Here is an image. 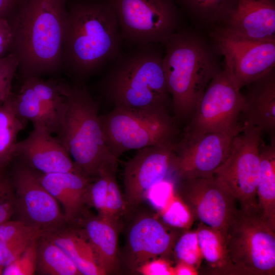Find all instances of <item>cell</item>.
I'll list each match as a JSON object with an SVG mask.
<instances>
[{
	"label": "cell",
	"mask_w": 275,
	"mask_h": 275,
	"mask_svg": "<svg viewBox=\"0 0 275 275\" xmlns=\"http://www.w3.org/2000/svg\"><path fill=\"white\" fill-rule=\"evenodd\" d=\"M15 212V193L12 179L0 172V224Z\"/></svg>",
	"instance_id": "cell-36"
},
{
	"label": "cell",
	"mask_w": 275,
	"mask_h": 275,
	"mask_svg": "<svg viewBox=\"0 0 275 275\" xmlns=\"http://www.w3.org/2000/svg\"><path fill=\"white\" fill-rule=\"evenodd\" d=\"M69 87L39 76L24 77L18 93L13 94L16 111L21 118L31 121L33 127L58 134L66 111Z\"/></svg>",
	"instance_id": "cell-12"
},
{
	"label": "cell",
	"mask_w": 275,
	"mask_h": 275,
	"mask_svg": "<svg viewBox=\"0 0 275 275\" xmlns=\"http://www.w3.org/2000/svg\"><path fill=\"white\" fill-rule=\"evenodd\" d=\"M39 238L32 240L12 263L4 267V275H32L37 270V246Z\"/></svg>",
	"instance_id": "cell-34"
},
{
	"label": "cell",
	"mask_w": 275,
	"mask_h": 275,
	"mask_svg": "<svg viewBox=\"0 0 275 275\" xmlns=\"http://www.w3.org/2000/svg\"><path fill=\"white\" fill-rule=\"evenodd\" d=\"M181 12L205 24L224 22L233 0H174Z\"/></svg>",
	"instance_id": "cell-28"
},
{
	"label": "cell",
	"mask_w": 275,
	"mask_h": 275,
	"mask_svg": "<svg viewBox=\"0 0 275 275\" xmlns=\"http://www.w3.org/2000/svg\"><path fill=\"white\" fill-rule=\"evenodd\" d=\"M232 274H275V231L258 207L238 209L225 232Z\"/></svg>",
	"instance_id": "cell-7"
},
{
	"label": "cell",
	"mask_w": 275,
	"mask_h": 275,
	"mask_svg": "<svg viewBox=\"0 0 275 275\" xmlns=\"http://www.w3.org/2000/svg\"><path fill=\"white\" fill-rule=\"evenodd\" d=\"M128 224L122 261L130 273L147 262L157 258H166L173 251L174 244L184 230L164 224L158 214L148 211L133 214ZM129 216V215H128Z\"/></svg>",
	"instance_id": "cell-13"
},
{
	"label": "cell",
	"mask_w": 275,
	"mask_h": 275,
	"mask_svg": "<svg viewBox=\"0 0 275 275\" xmlns=\"http://www.w3.org/2000/svg\"><path fill=\"white\" fill-rule=\"evenodd\" d=\"M176 143L141 149L126 163L123 173L125 215L138 209L149 190L172 170Z\"/></svg>",
	"instance_id": "cell-17"
},
{
	"label": "cell",
	"mask_w": 275,
	"mask_h": 275,
	"mask_svg": "<svg viewBox=\"0 0 275 275\" xmlns=\"http://www.w3.org/2000/svg\"><path fill=\"white\" fill-rule=\"evenodd\" d=\"M74 223L90 244L105 274L117 273L120 266V222L84 211Z\"/></svg>",
	"instance_id": "cell-20"
},
{
	"label": "cell",
	"mask_w": 275,
	"mask_h": 275,
	"mask_svg": "<svg viewBox=\"0 0 275 275\" xmlns=\"http://www.w3.org/2000/svg\"><path fill=\"white\" fill-rule=\"evenodd\" d=\"M19 0H0V17L10 19L14 14Z\"/></svg>",
	"instance_id": "cell-41"
},
{
	"label": "cell",
	"mask_w": 275,
	"mask_h": 275,
	"mask_svg": "<svg viewBox=\"0 0 275 275\" xmlns=\"http://www.w3.org/2000/svg\"><path fill=\"white\" fill-rule=\"evenodd\" d=\"M117 18L124 46L163 45L180 27L174 0H106Z\"/></svg>",
	"instance_id": "cell-8"
},
{
	"label": "cell",
	"mask_w": 275,
	"mask_h": 275,
	"mask_svg": "<svg viewBox=\"0 0 275 275\" xmlns=\"http://www.w3.org/2000/svg\"><path fill=\"white\" fill-rule=\"evenodd\" d=\"M224 22L247 38L275 40V0H233Z\"/></svg>",
	"instance_id": "cell-19"
},
{
	"label": "cell",
	"mask_w": 275,
	"mask_h": 275,
	"mask_svg": "<svg viewBox=\"0 0 275 275\" xmlns=\"http://www.w3.org/2000/svg\"><path fill=\"white\" fill-rule=\"evenodd\" d=\"M175 191L194 219L225 234L239 209L233 195L213 175L181 180Z\"/></svg>",
	"instance_id": "cell-15"
},
{
	"label": "cell",
	"mask_w": 275,
	"mask_h": 275,
	"mask_svg": "<svg viewBox=\"0 0 275 275\" xmlns=\"http://www.w3.org/2000/svg\"><path fill=\"white\" fill-rule=\"evenodd\" d=\"M235 136L225 161L213 176L223 183L235 198L239 209L258 207L257 187L260 173V150L263 131L243 123Z\"/></svg>",
	"instance_id": "cell-9"
},
{
	"label": "cell",
	"mask_w": 275,
	"mask_h": 275,
	"mask_svg": "<svg viewBox=\"0 0 275 275\" xmlns=\"http://www.w3.org/2000/svg\"><path fill=\"white\" fill-rule=\"evenodd\" d=\"M243 103V94L225 65L208 85L184 133L225 132L240 126L238 118Z\"/></svg>",
	"instance_id": "cell-10"
},
{
	"label": "cell",
	"mask_w": 275,
	"mask_h": 275,
	"mask_svg": "<svg viewBox=\"0 0 275 275\" xmlns=\"http://www.w3.org/2000/svg\"><path fill=\"white\" fill-rule=\"evenodd\" d=\"M158 215L166 225L182 230H187L194 219L188 208L176 194L158 210Z\"/></svg>",
	"instance_id": "cell-29"
},
{
	"label": "cell",
	"mask_w": 275,
	"mask_h": 275,
	"mask_svg": "<svg viewBox=\"0 0 275 275\" xmlns=\"http://www.w3.org/2000/svg\"><path fill=\"white\" fill-rule=\"evenodd\" d=\"M163 45L162 67L175 117L185 120L221 70L211 47L194 32L180 28Z\"/></svg>",
	"instance_id": "cell-4"
},
{
	"label": "cell",
	"mask_w": 275,
	"mask_h": 275,
	"mask_svg": "<svg viewBox=\"0 0 275 275\" xmlns=\"http://www.w3.org/2000/svg\"><path fill=\"white\" fill-rule=\"evenodd\" d=\"M241 114L243 123L274 134L275 130V74L273 69L246 86Z\"/></svg>",
	"instance_id": "cell-22"
},
{
	"label": "cell",
	"mask_w": 275,
	"mask_h": 275,
	"mask_svg": "<svg viewBox=\"0 0 275 275\" xmlns=\"http://www.w3.org/2000/svg\"><path fill=\"white\" fill-rule=\"evenodd\" d=\"M44 234L38 229L17 219L0 224V241L14 242L39 238Z\"/></svg>",
	"instance_id": "cell-33"
},
{
	"label": "cell",
	"mask_w": 275,
	"mask_h": 275,
	"mask_svg": "<svg viewBox=\"0 0 275 275\" xmlns=\"http://www.w3.org/2000/svg\"><path fill=\"white\" fill-rule=\"evenodd\" d=\"M173 252L178 262L185 263L197 269L202 256L196 231L182 233L176 240Z\"/></svg>",
	"instance_id": "cell-31"
},
{
	"label": "cell",
	"mask_w": 275,
	"mask_h": 275,
	"mask_svg": "<svg viewBox=\"0 0 275 275\" xmlns=\"http://www.w3.org/2000/svg\"><path fill=\"white\" fill-rule=\"evenodd\" d=\"M124 47L117 18L106 0H69L63 67L76 77H88L112 63Z\"/></svg>",
	"instance_id": "cell-1"
},
{
	"label": "cell",
	"mask_w": 275,
	"mask_h": 275,
	"mask_svg": "<svg viewBox=\"0 0 275 275\" xmlns=\"http://www.w3.org/2000/svg\"><path fill=\"white\" fill-rule=\"evenodd\" d=\"M15 157L41 174L81 172L58 139L38 128L33 127L27 138L17 142Z\"/></svg>",
	"instance_id": "cell-18"
},
{
	"label": "cell",
	"mask_w": 275,
	"mask_h": 275,
	"mask_svg": "<svg viewBox=\"0 0 275 275\" xmlns=\"http://www.w3.org/2000/svg\"><path fill=\"white\" fill-rule=\"evenodd\" d=\"M211 36L240 89L274 69L275 40L252 39L225 26L216 28Z\"/></svg>",
	"instance_id": "cell-11"
},
{
	"label": "cell",
	"mask_w": 275,
	"mask_h": 275,
	"mask_svg": "<svg viewBox=\"0 0 275 275\" xmlns=\"http://www.w3.org/2000/svg\"><path fill=\"white\" fill-rule=\"evenodd\" d=\"M174 275H195L198 274L194 267L182 262H178L173 268Z\"/></svg>",
	"instance_id": "cell-42"
},
{
	"label": "cell",
	"mask_w": 275,
	"mask_h": 275,
	"mask_svg": "<svg viewBox=\"0 0 275 275\" xmlns=\"http://www.w3.org/2000/svg\"><path fill=\"white\" fill-rule=\"evenodd\" d=\"M243 124L225 132L184 133L176 142L172 170L180 180L212 176L227 158Z\"/></svg>",
	"instance_id": "cell-14"
},
{
	"label": "cell",
	"mask_w": 275,
	"mask_h": 275,
	"mask_svg": "<svg viewBox=\"0 0 275 275\" xmlns=\"http://www.w3.org/2000/svg\"><path fill=\"white\" fill-rule=\"evenodd\" d=\"M27 122L17 113L12 94L0 105V172H4L15 158L17 136L25 129Z\"/></svg>",
	"instance_id": "cell-26"
},
{
	"label": "cell",
	"mask_w": 275,
	"mask_h": 275,
	"mask_svg": "<svg viewBox=\"0 0 275 275\" xmlns=\"http://www.w3.org/2000/svg\"><path fill=\"white\" fill-rule=\"evenodd\" d=\"M269 145L261 144L260 173L257 187L259 210L267 225L275 231V141Z\"/></svg>",
	"instance_id": "cell-24"
},
{
	"label": "cell",
	"mask_w": 275,
	"mask_h": 275,
	"mask_svg": "<svg viewBox=\"0 0 275 275\" xmlns=\"http://www.w3.org/2000/svg\"><path fill=\"white\" fill-rule=\"evenodd\" d=\"M175 193L174 183L166 179L153 186L149 190L146 197L159 210Z\"/></svg>",
	"instance_id": "cell-37"
},
{
	"label": "cell",
	"mask_w": 275,
	"mask_h": 275,
	"mask_svg": "<svg viewBox=\"0 0 275 275\" xmlns=\"http://www.w3.org/2000/svg\"><path fill=\"white\" fill-rule=\"evenodd\" d=\"M33 240L14 242L0 241V263L1 265L4 267L12 263L23 253Z\"/></svg>",
	"instance_id": "cell-38"
},
{
	"label": "cell",
	"mask_w": 275,
	"mask_h": 275,
	"mask_svg": "<svg viewBox=\"0 0 275 275\" xmlns=\"http://www.w3.org/2000/svg\"><path fill=\"white\" fill-rule=\"evenodd\" d=\"M36 271L45 275H81L65 252L46 235L38 240Z\"/></svg>",
	"instance_id": "cell-27"
},
{
	"label": "cell",
	"mask_w": 275,
	"mask_h": 275,
	"mask_svg": "<svg viewBox=\"0 0 275 275\" xmlns=\"http://www.w3.org/2000/svg\"><path fill=\"white\" fill-rule=\"evenodd\" d=\"M38 174L42 185L63 207L66 223H74L85 211V197L92 178L81 172Z\"/></svg>",
	"instance_id": "cell-21"
},
{
	"label": "cell",
	"mask_w": 275,
	"mask_h": 275,
	"mask_svg": "<svg viewBox=\"0 0 275 275\" xmlns=\"http://www.w3.org/2000/svg\"><path fill=\"white\" fill-rule=\"evenodd\" d=\"M202 258L207 262L212 273L232 274L229 260L225 234L200 223L196 230Z\"/></svg>",
	"instance_id": "cell-25"
},
{
	"label": "cell",
	"mask_w": 275,
	"mask_h": 275,
	"mask_svg": "<svg viewBox=\"0 0 275 275\" xmlns=\"http://www.w3.org/2000/svg\"><path fill=\"white\" fill-rule=\"evenodd\" d=\"M136 273L144 275H174V270L167 259L157 258L141 266Z\"/></svg>",
	"instance_id": "cell-39"
},
{
	"label": "cell",
	"mask_w": 275,
	"mask_h": 275,
	"mask_svg": "<svg viewBox=\"0 0 275 275\" xmlns=\"http://www.w3.org/2000/svg\"><path fill=\"white\" fill-rule=\"evenodd\" d=\"M117 168V164H113L109 170L105 209L103 214L101 216L120 222V217L125 215V207L124 196L116 179Z\"/></svg>",
	"instance_id": "cell-32"
},
{
	"label": "cell",
	"mask_w": 275,
	"mask_h": 275,
	"mask_svg": "<svg viewBox=\"0 0 275 275\" xmlns=\"http://www.w3.org/2000/svg\"><path fill=\"white\" fill-rule=\"evenodd\" d=\"M13 45V32L10 20L0 17V58L11 50Z\"/></svg>",
	"instance_id": "cell-40"
},
{
	"label": "cell",
	"mask_w": 275,
	"mask_h": 275,
	"mask_svg": "<svg viewBox=\"0 0 275 275\" xmlns=\"http://www.w3.org/2000/svg\"><path fill=\"white\" fill-rule=\"evenodd\" d=\"M19 67V61L12 52L0 58V105L12 95V84Z\"/></svg>",
	"instance_id": "cell-35"
},
{
	"label": "cell",
	"mask_w": 275,
	"mask_h": 275,
	"mask_svg": "<svg viewBox=\"0 0 275 275\" xmlns=\"http://www.w3.org/2000/svg\"><path fill=\"white\" fill-rule=\"evenodd\" d=\"M56 138L79 170L91 178L104 166L117 163L105 141L98 104L83 86H69L64 119Z\"/></svg>",
	"instance_id": "cell-5"
},
{
	"label": "cell",
	"mask_w": 275,
	"mask_h": 275,
	"mask_svg": "<svg viewBox=\"0 0 275 275\" xmlns=\"http://www.w3.org/2000/svg\"><path fill=\"white\" fill-rule=\"evenodd\" d=\"M161 44L128 46L108 66L100 83L114 106L137 109L166 108L170 100L162 67Z\"/></svg>",
	"instance_id": "cell-3"
},
{
	"label": "cell",
	"mask_w": 275,
	"mask_h": 275,
	"mask_svg": "<svg viewBox=\"0 0 275 275\" xmlns=\"http://www.w3.org/2000/svg\"><path fill=\"white\" fill-rule=\"evenodd\" d=\"M60 247L81 275H104L94 251L78 229H64L46 234Z\"/></svg>",
	"instance_id": "cell-23"
},
{
	"label": "cell",
	"mask_w": 275,
	"mask_h": 275,
	"mask_svg": "<svg viewBox=\"0 0 275 275\" xmlns=\"http://www.w3.org/2000/svg\"><path fill=\"white\" fill-rule=\"evenodd\" d=\"M99 117L106 144L117 159L127 151L175 142L177 129L166 108L114 106Z\"/></svg>",
	"instance_id": "cell-6"
},
{
	"label": "cell",
	"mask_w": 275,
	"mask_h": 275,
	"mask_svg": "<svg viewBox=\"0 0 275 275\" xmlns=\"http://www.w3.org/2000/svg\"><path fill=\"white\" fill-rule=\"evenodd\" d=\"M69 0H19L9 19L11 51L23 77L54 73L63 67Z\"/></svg>",
	"instance_id": "cell-2"
},
{
	"label": "cell",
	"mask_w": 275,
	"mask_h": 275,
	"mask_svg": "<svg viewBox=\"0 0 275 275\" xmlns=\"http://www.w3.org/2000/svg\"><path fill=\"white\" fill-rule=\"evenodd\" d=\"M111 163L104 166L98 174L91 179L88 186L85 197V205L95 208L98 215L103 214L108 188V172Z\"/></svg>",
	"instance_id": "cell-30"
},
{
	"label": "cell",
	"mask_w": 275,
	"mask_h": 275,
	"mask_svg": "<svg viewBox=\"0 0 275 275\" xmlns=\"http://www.w3.org/2000/svg\"><path fill=\"white\" fill-rule=\"evenodd\" d=\"M11 179L18 219L44 235L64 228L66 221L58 202L42 185L38 173L23 164L16 168Z\"/></svg>",
	"instance_id": "cell-16"
},
{
	"label": "cell",
	"mask_w": 275,
	"mask_h": 275,
	"mask_svg": "<svg viewBox=\"0 0 275 275\" xmlns=\"http://www.w3.org/2000/svg\"><path fill=\"white\" fill-rule=\"evenodd\" d=\"M3 268H4V267L0 263V274H2Z\"/></svg>",
	"instance_id": "cell-43"
}]
</instances>
